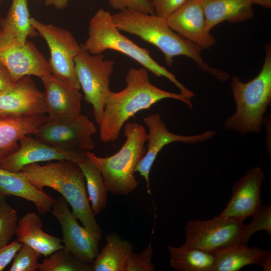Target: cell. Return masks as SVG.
Segmentation results:
<instances>
[{"mask_svg":"<svg viewBox=\"0 0 271 271\" xmlns=\"http://www.w3.org/2000/svg\"><path fill=\"white\" fill-rule=\"evenodd\" d=\"M171 29L202 49L216 43L206 28V19L201 0H186L167 18Z\"/></svg>","mask_w":271,"mask_h":271,"instance_id":"15","label":"cell"},{"mask_svg":"<svg viewBox=\"0 0 271 271\" xmlns=\"http://www.w3.org/2000/svg\"><path fill=\"white\" fill-rule=\"evenodd\" d=\"M260 266L264 271L271 270V253L269 251L263 258Z\"/></svg>","mask_w":271,"mask_h":271,"instance_id":"38","label":"cell"},{"mask_svg":"<svg viewBox=\"0 0 271 271\" xmlns=\"http://www.w3.org/2000/svg\"><path fill=\"white\" fill-rule=\"evenodd\" d=\"M208 31L224 21L238 23L253 18L250 0H201Z\"/></svg>","mask_w":271,"mask_h":271,"instance_id":"22","label":"cell"},{"mask_svg":"<svg viewBox=\"0 0 271 271\" xmlns=\"http://www.w3.org/2000/svg\"><path fill=\"white\" fill-rule=\"evenodd\" d=\"M114 24L119 31L139 37L158 48L163 53L167 65L171 67L175 57L191 58L203 71L213 75L219 82L226 81L229 75L212 67L203 60L202 49L173 31L166 19L155 14L124 10L112 15Z\"/></svg>","mask_w":271,"mask_h":271,"instance_id":"3","label":"cell"},{"mask_svg":"<svg viewBox=\"0 0 271 271\" xmlns=\"http://www.w3.org/2000/svg\"><path fill=\"white\" fill-rule=\"evenodd\" d=\"M243 221L218 216L210 220H190L185 228L182 245L214 254L228 247L243 244Z\"/></svg>","mask_w":271,"mask_h":271,"instance_id":"8","label":"cell"},{"mask_svg":"<svg viewBox=\"0 0 271 271\" xmlns=\"http://www.w3.org/2000/svg\"><path fill=\"white\" fill-rule=\"evenodd\" d=\"M31 18L27 0H12L7 16L0 19V41L24 43L38 35Z\"/></svg>","mask_w":271,"mask_h":271,"instance_id":"23","label":"cell"},{"mask_svg":"<svg viewBox=\"0 0 271 271\" xmlns=\"http://www.w3.org/2000/svg\"><path fill=\"white\" fill-rule=\"evenodd\" d=\"M106 243L92 263V271H125L133 245L115 233L105 235Z\"/></svg>","mask_w":271,"mask_h":271,"instance_id":"24","label":"cell"},{"mask_svg":"<svg viewBox=\"0 0 271 271\" xmlns=\"http://www.w3.org/2000/svg\"><path fill=\"white\" fill-rule=\"evenodd\" d=\"M94 124L81 113L68 117H50L33 135L39 141L61 148L80 151H91L95 147L92 136L96 132Z\"/></svg>","mask_w":271,"mask_h":271,"instance_id":"9","label":"cell"},{"mask_svg":"<svg viewBox=\"0 0 271 271\" xmlns=\"http://www.w3.org/2000/svg\"><path fill=\"white\" fill-rule=\"evenodd\" d=\"M39 271H92V265L80 260L64 247L46 257L38 266Z\"/></svg>","mask_w":271,"mask_h":271,"instance_id":"28","label":"cell"},{"mask_svg":"<svg viewBox=\"0 0 271 271\" xmlns=\"http://www.w3.org/2000/svg\"><path fill=\"white\" fill-rule=\"evenodd\" d=\"M22 245L16 240L0 248V271H3L13 260Z\"/></svg>","mask_w":271,"mask_h":271,"instance_id":"35","label":"cell"},{"mask_svg":"<svg viewBox=\"0 0 271 271\" xmlns=\"http://www.w3.org/2000/svg\"><path fill=\"white\" fill-rule=\"evenodd\" d=\"M252 4H256L265 8H271V0H250Z\"/></svg>","mask_w":271,"mask_h":271,"instance_id":"39","label":"cell"},{"mask_svg":"<svg viewBox=\"0 0 271 271\" xmlns=\"http://www.w3.org/2000/svg\"><path fill=\"white\" fill-rule=\"evenodd\" d=\"M113 9L122 11L129 10L149 14H155L151 0H108Z\"/></svg>","mask_w":271,"mask_h":271,"instance_id":"33","label":"cell"},{"mask_svg":"<svg viewBox=\"0 0 271 271\" xmlns=\"http://www.w3.org/2000/svg\"><path fill=\"white\" fill-rule=\"evenodd\" d=\"M15 82L8 70L0 63V96L8 91Z\"/></svg>","mask_w":271,"mask_h":271,"instance_id":"36","label":"cell"},{"mask_svg":"<svg viewBox=\"0 0 271 271\" xmlns=\"http://www.w3.org/2000/svg\"><path fill=\"white\" fill-rule=\"evenodd\" d=\"M124 134V143L111 156L98 157L86 151V155L101 172L108 191L115 195H126L137 188L139 183L134 176V169L146 152L144 145L147 133L142 124L125 123Z\"/></svg>","mask_w":271,"mask_h":271,"instance_id":"6","label":"cell"},{"mask_svg":"<svg viewBox=\"0 0 271 271\" xmlns=\"http://www.w3.org/2000/svg\"><path fill=\"white\" fill-rule=\"evenodd\" d=\"M33 27L46 41L50 52L48 61L52 74L69 85L80 89L75 69V59L79 53V45L68 30L52 24H45L31 18Z\"/></svg>","mask_w":271,"mask_h":271,"instance_id":"10","label":"cell"},{"mask_svg":"<svg viewBox=\"0 0 271 271\" xmlns=\"http://www.w3.org/2000/svg\"><path fill=\"white\" fill-rule=\"evenodd\" d=\"M19 173L38 189L46 187L58 192L70 205L73 215L100 241L102 230L92 210L85 177L78 163L65 160L42 165L34 163L25 166Z\"/></svg>","mask_w":271,"mask_h":271,"instance_id":"2","label":"cell"},{"mask_svg":"<svg viewBox=\"0 0 271 271\" xmlns=\"http://www.w3.org/2000/svg\"><path fill=\"white\" fill-rule=\"evenodd\" d=\"M51 212L61 227L64 248L81 261L92 264L99 252V241L89 230L78 223L61 195L55 199Z\"/></svg>","mask_w":271,"mask_h":271,"instance_id":"11","label":"cell"},{"mask_svg":"<svg viewBox=\"0 0 271 271\" xmlns=\"http://www.w3.org/2000/svg\"><path fill=\"white\" fill-rule=\"evenodd\" d=\"M68 0H45L46 6H51L57 9H62L67 7Z\"/></svg>","mask_w":271,"mask_h":271,"instance_id":"37","label":"cell"},{"mask_svg":"<svg viewBox=\"0 0 271 271\" xmlns=\"http://www.w3.org/2000/svg\"><path fill=\"white\" fill-rule=\"evenodd\" d=\"M41 254L34 248L22 244L15 255L10 271H36Z\"/></svg>","mask_w":271,"mask_h":271,"instance_id":"31","label":"cell"},{"mask_svg":"<svg viewBox=\"0 0 271 271\" xmlns=\"http://www.w3.org/2000/svg\"><path fill=\"white\" fill-rule=\"evenodd\" d=\"M252 220L247 225H244L243 229V244H246L251 236L260 230H264L271 236V206L261 205L253 214Z\"/></svg>","mask_w":271,"mask_h":271,"instance_id":"30","label":"cell"},{"mask_svg":"<svg viewBox=\"0 0 271 271\" xmlns=\"http://www.w3.org/2000/svg\"><path fill=\"white\" fill-rule=\"evenodd\" d=\"M83 45L93 55L102 54L107 50L120 52L136 61L155 76L169 79L180 89V93L187 98L191 99L195 95L177 79L173 73L154 60L148 50L140 47L121 34L108 11L100 9L91 18L88 36Z\"/></svg>","mask_w":271,"mask_h":271,"instance_id":"5","label":"cell"},{"mask_svg":"<svg viewBox=\"0 0 271 271\" xmlns=\"http://www.w3.org/2000/svg\"><path fill=\"white\" fill-rule=\"evenodd\" d=\"M7 196L0 193V248L11 242L18 226L17 212L8 203Z\"/></svg>","mask_w":271,"mask_h":271,"instance_id":"29","label":"cell"},{"mask_svg":"<svg viewBox=\"0 0 271 271\" xmlns=\"http://www.w3.org/2000/svg\"><path fill=\"white\" fill-rule=\"evenodd\" d=\"M152 246L150 244L140 253L132 252L127 260L125 271H154L155 267L152 263Z\"/></svg>","mask_w":271,"mask_h":271,"instance_id":"32","label":"cell"},{"mask_svg":"<svg viewBox=\"0 0 271 271\" xmlns=\"http://www.w3.org/2000/svg\"><path fill=\"white\" fill-rule=\"evenodd\" d=\"M47 113L44 93L30 76H23L0 96V115L35 116Z\"/></svg>","mask_w":271,"mask_h":271,"instance_id":"17","label":"cell"},{"mask_svg":"<svg viewBox=\"0 0 271 271\" xmlns=\"http://www.w3.org/2000/svg\"><path fill=\"white\" fill-rule=\"evenodd\" d=\"M126 86L118 92L109 91L99 125V137L105 143L116 141L123 125L137 112L149 109L166 98L181 101L192 108L191 99L181 93L162 90L150 81L145 68H130L126 73Z\"/></svg>","mask_w":271,"mask_h":271,"instance_id":"1","label":"cell"},{"mask_svg":"<svg viewBox=\"0 0 271 271\" xmlns=\"http://www.w3.org/2000/svg\"><path fill=\"white\" fill-rule=\"evenodd\" d=\"M154 13L158 17L166 19L179 8L186 0H151Z\"/></svg>","mask_w":271,"mask_h":271,"instance_id":"34","label":"cell"},{"mask_svg":"<svg viewBox=\"0 0 271 271\" xmlns=\"http://www.w3.org/2000/svg\"><path fill=\"white\" fill-rule=\"evenodd\" d=\"M17 151L0 160V168L19 173L26 166L42 162L69 160L80 163L87 156L86 152L72 150L49 145L32 134L23 137Z\"/></svg>","mask_w":271,"mask_h":271,"instance_id":"12","label":"cell"},{"mask_svg":"<svg viewBox=\"0 0 271 271\" xmlns=\"http://www.w3.org/2000/svg\"><path fill=\"white\" fill-rule=\"evenodd\" d=\"M264 178L259 167L250 168L233 184L232 196L220 215L243 221L254 214L261 205L260 187Z\"/></svg>","mask_w":271,"mask_h":271,"instance_id":"16","label":"cell"},{"mask_svg":"<svg viewBox=\"0 0 271 271\" xmlns=\"http://www.w3.org/2000/svg\"><path fill=\"white\" fill-rule=\"evenodd\" d=\"M78 164L85 177L92 210L95 215H97L106 207L107 201L108 190L104 179L98 167L87 155Z\"/></svg>","mask_w":271,"mask_h":271,"instance_id":"27","label":"cell"},{"mask_svg":"<svg viewBox=\"0 0 271 271\" xmlns=\"http://www.w3.org/2000/svg\"></svg>","mask_w":271,"mask_h":271,"instance_id":"41","label":"cell"},{"mask_svg":"<svg viewBox=\"0 0 271 271\" xmlns=\"http://www.w3.org/2000/svg\"><path fill=\"white\" fill-rule=\"evenodd\" d=\"M270 250L257 246L248 247L246 244L228 247L214 254L213 271H238L250 264L260 265L265 255Z\"/></svg>","mask_w":271,"mask_h":271,"instance_id":"25","label":"cell"},{"mask_svg":"<svg viewBox=\"0 0 271 271\" xmlns=\"http://www.w3.org/2000/svg\"><path fill=\"white\" fill-rule=\"evenodd\" d=\"M40 218L35 213H28L18 221L17 240L26 244L45 257L63 248L62 240L44 232Z\"/></svg>","mask_w":271,"mask_h":271,"instance_id":"21","label":"cell"},{"mask_svg":"<svg viewBox=\"0 0 271 271\" xmlns=\"http://www.w3.org/2000/svg\"><path fill=\"white\" fill-rule=\"evenodd\" d=\"M143 121L147 126L149 132L146 135L148 142L147 150L142 160L134 169V173H139L146 182L148 193L151 194L149 174L151 168L159 153L166 145L174 142H182L191 144L203 142L212 138L214 130H206L194 136H181L169 131L166 124L162 121L159 113L150 114Z\"/></svg>","mask_w":271,"mask_h":271,"instance_id":"13","label":"cell"},{"mask_svg":"<svg viewBox=\"0 0 271 271\" xmlns=\"http://www.w3.org/2000/svg\"><path fill=\"white\" fill-rule=\"evenodd\" d=\"M114 65L102 54H90L81 45L75 59V69L86 101L92 105L95 120L99 124L109 89L110 78Z\"/></svg>","mask_w":271,"mask_h":271,"instance_id":"7","label":"cell"},{"mask_svg":"<svg viewBox=\"0 0 271 271\" xmlns=\"http://www.w3.org/2000/svg\"><path fill=\"white\" fill-rule=\"evenodd\" d=\"M0 193L32 202L40 214L51 211L55 200L43 190L38 189L31 185L19 173L12 172L1 168Z\"/></svg>","mask_w":271,"mask_h":271,"instance_id":"20","label":"cell"},{"mask_svg":"<svg viewBox=\"0 0 271 271\" xmlns=\"http://www.w3.org/2000/svg\"><path fill=\"white\" fill-rule=\"evenodd\" d=\"M0 63L8 70L16 82L25 76L40 78L52 73L48 60L35 44L0 41Z\"/></svg>","mask_w":271,"mask_h":271,"instance_id":"14","label":"cell"},{"mask_svg":"<svg viewBox=\"0 0 271 271\" xmlns=\"http://www.w3.org/2000/svg\"><path fill=\"white\" fill-rule=\"evenodd\" d=\"M265 56L258 74L243 83L237 76L231 78L230 86L235 102V112L224 123V128L242 134L261 131L263 115L271 102V46L265 45Z\"/></svg>","mask_w":271,"mask_h":271,"instance_id":"4","label":"cell"},{"mask_svg":"<svg viewBox=\"0 0 271 271\" xmlns=\"http://www.w3.org/2000/svg\"><path fill=\"white\" fill-rule=\"evenodd\" d=\"M48 116L64 117L81 113L82 94L76 88L53 74L41 78Z\"/></svg>","mask_w":271,"mask_h":271,"instance_id":"18","label":"cell"},{"mask_svg":"<svg viewBox=\"0 0 271 271\" xmlns=\"http://www.w3.org/2000/svg\"><path fill=\"white\" fill-rule=\"evenodd\" d=\"M3 0H0V3Z\"/></svg>","mask_w":271,"mask_h":271,"instance_id":"40","label":"cell"},{"mask_svg":"<svg viewBox=\"0 0 271 271\" xmlns=\"http://www.w3.org/2000/svg\"><path fill=\"white\" fill-rule=\"evenodd\" d=\"M47 116L0 115V160L18 150L20 140L34 135L45 122Z\"/></svg>","mask_w":271,"mask_h":271,"instance_id":"19","label":"cell"},{"mask_svg":"<svg viewBox=\"0 0 271 271\" xmlns=\"http://www.w3.org/2000/svg\"><path fill=\"white\" fill-rule=\"evenodd\" d=\"M171 266L177 271H213L214 255L195 248L168 246Z\"/></svg>","mask_w":271,"mask_h":271,"instance_id":"26","label":"cell"}]
</instances>
